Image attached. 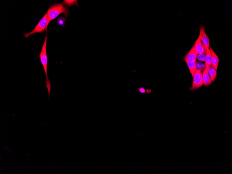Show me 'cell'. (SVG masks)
<instances>
[{"mask_svg": "<svg viewBox=\"0 0 232 174\" xmlns=\"http://www.w3.org/2000/svg\"><path fill=\"white\" fill-rule=\"evenodd\" d=\"M48 14V21L46 31L47 34L48 26L51 21L53 20L61 13H64L65 17H68L69 14L68 9L61 3L55 4L49 8L47 12Z\"/></svg>", "mask_w": 232, "mask_h": 174, "instance_id": "1", "label": "cell"}, {"mask_svg": "<svg viewBox=\"0 0 232 174\" xmlns=\"http://www.w3.org/2000/svg\"><path fill=\"white\" fill-rule=\"evenodd\" d=\"M47 40L48 38L47 34H46V35L45 38V41L43 45L42 49H41V52L39 56L37 57V58H40L41 62L44 69L46 77V87L47 89L48 92L49 98H50L51 85V82H50V81L49 80L47 74L48 57L46 51Z\"/></svg>", "mask_w": 232, "mask_h": 174, "instance_id": "2", "label": "cell"}, {"mask_svg": "<svg viewBox=\"0 0 232 174\" xmlns=\"http://www.w3.org/2000/svg\"><path fill=\"white\" fill-rule=\"evenodd\" d=\"M48 21V14L47 12L33 31L28 33H25L24 36L27 38L30 35L35 33H40L44 32L46 29Z\"/></svg>", "mask_w": 232, "mask_h": 174, "instance_id": "3", "label": "cell"}, {"mask_svg": "<svg viewBox=\"0 0 232 174\" xmlns=\"http://www.w3.org/2000/svg\"><path fill=\"white\" fill-rule=\"evenodd\" d=\"M203 85V73L199 70H196L193 77V84L190 90L194 91L201 87Z\"/></svg>", "mask_w": 232, "mask_h": 174, "instance_id": "4", "label": "cell"}, {"mask_svg": "<svg viewBox=\"0 0 232 174\" xmlns=\"http://www.w3.org/2000/svg\"><path fill=\"white\" fill-rule=\"evenodd\" d=\"M199 38L203 43L206 50L209 49L210 39L207 34H206L205 29L203 26H201L200 27V33Z\"/></svg>", "mask_w": 232, "mask_h": 174, "instance_id": "5", "label": "cell"}, {"mask_svg": "<svg viewBox=\"0 0 232 174\" xmlns=\"http://www.w3.org/2000/svg\"><path fill=\"white\" fill-rule=\"evenodd\" d=\"M197 53L196 52L195 48H194V45L189 52L184 56V60L185 61H197L196 58H197Z\"/></svg>", "mask_w": 232, "mask_h": 174, "instance_id": "6", "label": "cell"}, {"mask_svg": "<svg viewBox=\"0 0 232 174\" xmlns=\"http://www.w3.org/2000/svg\"><path fill=\"white\" fill-rule=\"evenodd\" d=\"M194 48L198 54H201L206 50L203 43L198 38L197 40L194 44Z\"/></svg>", "mask_w": 232, "mask_h": 174, "instance_id": "7", "label": "cell"}, {"mask_svg": "<svg viewBox=\"0 0 232 174\" xmlns=\"http://www.w3.org/2000/svg\"><path fill=\"white\" fill-rule=\"evenodd\" d=\"M209 49L211 53L212 57V64L216 70L218 68L219 63V59L217 55L216 54L211 47H210Z\"/></svg>", "mask_w": 232, "mask_h": 174, "instance_id": "8", "label": "cell"}, {"mask_svg": "<svg viewBox=\"0 0 232 174\" xmlns=\"http://www.w3.org/2000/svg\"><path fill=\"white\" fill-rule=\"evenodd\" d=\"M203 85L206 86H209L211 84L212 82L208 74L207 69H205L203 72Z\"/></svg>", "mask_w": 232, "mask_h": 174, "instance_id": "9", "label": "cell"}, {"mask_svg": "<svg viewBox=\"0 0 232 174\" xmlns=\"http://www.w3.org/2000/svg\"><path fill=\"white\" fill-rule=\"evenodd\" d=\"M207 71L212 82H214L217 78V70H216L215 67L212 65L209 67Z\"/></svg>", "mask_w": 232, "mask_h": 174, "instance_id": "10", "label": "cell"}, {"mask_svg": "<svg viewBox=\"0 0 232 174\" xmlns=\"http://www.w3.org/2000/svg\"><path fill=\"white\" fill-rule=\"evenodd\" d=\"M207 53L205 58V64L206 69L208 70V68L210 66H211L212 64V57L211 52L209 49H207Z\"/></svg>", "mask_w": 232, "mask_h": 174, "instance_id": "11", "label": "cell"}, {"mask_svg": "<svg viewBox=\"0 0 232 174\" xmlns=\"http://www.w3.org/2000/svg\"><path fill=\"white\" fill-rule=\"evenodd\" d=\"M185 62L187 63L188 68L189 69L190 73L193 77L194 74L196 72V61H186Z\"/></svg>", "mask_w": 232, "mask_h": 174, "instance_id": "12", "label": "cell"}, {"mask_svg": "<svg viewBox=\"0 0 232 174\" xmlns=\"http://www.w3.org/2000/svg\"><path fill=\"white\" fill-rule=\"evenodd\" d=\"M196 67L197 70H199L203 73L206 69L205 63L196 61Z\"/></svg>", "mask_w": 232, "mask_h": 174, "instance_id": "13", "label": "cell"}, {"mask_svg": "<svg viewBox=\"0 0 232 174\" xmlns=\"http://www.w3.org/2000/svg\"><path fill=\"white\" fill-rule=\"evenodd\" d=\"M206 50L204 52L201 54H198L196 58V60H197L199 62H205V58L207 51Z\"/></svg>", "mask_w": 232, "mask_h": 174, "instance_id": "14", "label": "cell"}, {"mask_svg": "<svg viewBox=\"0 0 232 174\" xmlns=\"http://www.w3.org/2000/svg\"><path fill=\"white\" fill-rule=\"evenodd\" d=\"M66 20V19L64 17H59L57 19V25L60 26H62L63 27H64L65 25V21Z\"/></svg>", "mask_w": 232, "mask_h": 174, "instance_id": "15", "label": "cell"}, {"mask_svg": "<svg viewBox=\"0 0 232 174\" xmlns=\"http://www.w3.org/2000/svg\"><path fill=\"white\" fill-rule=\"evenodd\" d=\"M77 1H64L65 4L68 5H70V6L75 4H77Z\"/></svg>", "mask_w": 232, "mask_h": 174, "instance_id": "16", "label": "cell"}, {"mask_svg": "<svg viewBox=\"0 0 232 174\" xmlns=\"http://www.w3.org/2000/svg\"><path fill=\"white\" fill-rule=\"evenodd\" d=\"M138 90L139 91L141 94L146 93V90L143 87H142L138 88Z\"/></svg>", "mask_w": 232, "mask_h": 174, "instance_id": "17", "label": "cell"}, {"mask_svg": "<svg viewBox=\"0 0 232 174\" xmlns=\"http://www.w3.org/2000/svg\"><path fill=\"white\" fill-rule=\"evenodd\" d=\"M152 90L151 89H147V90H146V92L147 93V94L150 93V92H151Z\"/></svg>", "mask_w": 232, "mask_h": 174, "instance_id": "18", "label": "cell"}]
</instances>
